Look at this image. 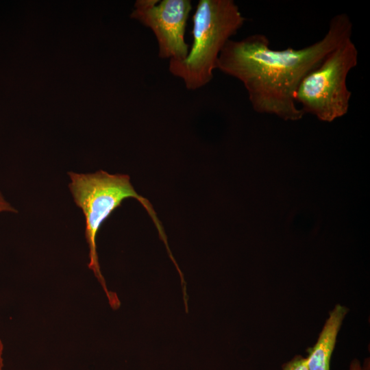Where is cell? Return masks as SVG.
<instances>
[{
    "label": "cell",
    "instance_id": "obj_1",
    "mask_svg": "<svg viewBox=\"0 0 370 370\" xmlns=\"http://www.w3.org/2000/svg\"><path fill=\"white\" fill-rule=\"evenodd\" d=\"M353 23L341 13L329 22L325 35L301 49H273L261 34L242 40H229L223 48L217 69L239 80L254 111L297 121L304 115L295 101L303 78L340 44L352 38Z\"/></svg>",
    "mask_w": 370,
    "mask_h": 370
},
{
    "label": "cell",
    "instance_id": "obj_2",
    "mask_svg": "<svg viewBox=\"0 0 370 370\" xmlns=\"http://www.w3.org/2000/svg\"><path fill=\"white\" fill-rule=\"evenodd\" d=\"M69 188L75 204L82 210L85 218V238L89 249L88 267L101 285L110 306L116 310L121 305L115 293L108 290L102 275L96 239L103 222L127 198L136 199L152 219L159 236L169 249L167 238L149 201L138 195L126 174H110L100 170L93 173H78L70 171Z\"/></svg>",
    "mask_w": 370,
    "mask_h": 370
},
{
    "label": "cell",
    "instance_id": "obj_3",
    "mask_svg": "<svg viewBox=\"0 0 370 370\" xmlns=\"http://www.w3.org/2000/svg\"><path fill=\"white\" fill-rule=\"evenodd\" d=\"M245 21L233 0H199L193 16V45L185 59L169 60V72L188 90L207 85L223 48Z\"/></svg>",
    "mask_w": 370,
    "mask_h": 370
},
{
    "label": "cell",
    "instance_id": "obj_4",
    "mask_svg": "<svg viewBox=\"0 0 370 370\" xmlns=\"http://www.w3.org/2000/svg\"><path fill=\"white\" fill-rule=\"evenodd\" d=\"M358 62V49L349 38L306 74L295 94V101L304 114H310L326 122L345 115L352 97L347 78Z\"/></svg>",
    "mask_w": 370,
    "mask_h": 370
},
{
    "label": "cell",
    "instance_id": "obj_5",
    "mask_svg": "<svg viewBox=\"0 0 370 370\" xmlns=\"http://www.w3.org/2000/svg\"><path fill=\"white\" fill-rule=\"evenodd\" d=\"M191 10L190 0H137L131 17L153 32L160 58L182 60L189 51L184 36Z\"/></svg>",
    "mask_w": 370,
    "mask_h": 370
},
{
    "label": "cell",
    "instance_id": "obj_6",
    "mask_svg": "<svg viewBox=\"0 0 370 370\" xmlns=\"http://www.w3.org/2000/svg\"><path fill=\"white\" fill-rule=\"evenodd\" d=\"M348 308L336 304L330 312L315 345L307 349L308 370H330V360L338 333Z\"/></svg>",
    "mask_w": 370,
    "mask_h": 370
},
{
    "label": "cell",
    "instance_id": "obj_7",
    "mask_svg": "<svg viewBox=\"0 0 370 370\" xmlns=\"http://www.w3.org/2000/svg\"><path fill=\"white\" fill-rule=\"evenodd\" d=\"M283 370H308L307 358L301 356H295L291 360L284 363Z\"/></svg>",
    "mask_w": 370,
    "mask_h": 370
},
{
    "label": "cell",
    "instance_id": "obj_8",
    "mask_svg": "<svg viewBox=\"0 0 370 370\" xmlns=\"http://www.w3.org/2000/svg\"><path fill=\"white\" fill-rule=\"evenodd\" d=\"M3 212L16 213L17 210L5 199L0 191V213Z\"/></svg>",
    "mask_w": 370,
    "mask_h": 370
},
{
    "label": "cell",
    "instance_id": "obj_9",
    "mask_svg": "<svg viewBox=\"0 0 370 370\" xmlns=\"http://www.w3.org/2000/svg\"><path fill=\"white\" fill-rule=\"evenodd\" d=\"M349 370H362V367L358 360H354L352 362Z\"/></svg>",
    "mask_w": 370,
    "mask_h": 370
},
{
    "label": "cell",
    "instance_id": "obj_10",
    "mask_svg": "<svg viewBox=\"0 0 370 370\" xmlns=\"http://www.w3.org/2000/svg\"><path fill=\"white\" fill-rule=\"evenodd\" d=\"M3 344L1 339L0 338V370H3Z\"/></svg>",
    "mask_w": 370,
    "mask_h": 370
}]
</instances>
